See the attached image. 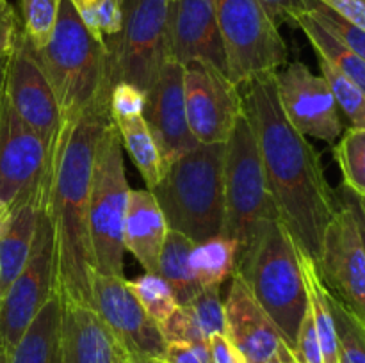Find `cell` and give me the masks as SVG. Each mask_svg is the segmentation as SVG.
Wrapping results in <instances>:
<instances>
[{"instance_id":"47","label":"cell","mask_w":365,"mask_h":363,"mask_svg":"<svg viewBox=\"0 0 365 363\" xmlns=\"http://www.w3.org/2000/svg\"><path fill=\"white\" fill-rule=\"evenodd\" d=\"M0 363H11V354L9 351H6V349L0 345Z\"/></svg>"},{"instance_id":"2","label":"cell","mask_w":365,"mask_h":363,"mask_svg":"<svg viewBox=\"0 0 365 363\" xmlns=\"http://www.w3.org/2000/svg\"><path fill=\"white\" fill-rule=\"evenodd\" d=\"M113 121L109 102L63 123L52 146L45 209L53 233L56 294L61 302L91 308L93 267L89 205L93 169L103 130Z\"/></svg>"},{"instance_id":"15","label":"cell","mask_w":365,"mask_h":363,"mask_svg":"<svg viewBox=\"0 0 365 363\" xmlns=\"http://www.w3.org/2000/svg\"><path fill=\"white\" fill-rule=\"evenodd\" d=\"M277 96L289 123L305 137L335 142L342 135V120L323 75L294 60L274 73Z\"/></svg>"},{"instance_id":"36","label":"cell","mask_w":365,"mask_h":363,"mask_svg":"<svg viewBox=\"0 0 365 363\" xmlns=\"http://www.w3.org/2000/svg\"><path fill=\"white\" fill-rule=\"evenodd\" d=\"M166 344L180 342V344H205L207 338L200 331L195 317L187 305H180L163 324H159Z\"/></svg>"},{"instance_id":"51","label":"cell","mask_w":365,"mask_h":363,"mask_svg":"<svg viewBox=\"0 0 365 363\" xmlns=\"http://www.w3.org/2000/svg\"><path fill=\"white\" fill-rule=\"evenodd\" d=\"M360 201H362V205H364V209H365V199H360Z\"/></svg>"},{"instance_id":"40","label":"cell","mask_w":365,"mask_h":363,"mask_svg":"<svg viewBox=\"0 0 365 363\" xmlns=\"http://www.w3.org/2000/svg\"><path fill=\"white\" fill-rule=\"evenodd\" d=\"M264 7L271 20L280 27L287 23L296 27V18L305 13V0H257Z\"/></svg>"},{"instance_id":"50","label":"cell","mask_w":365,"mask_h":363,"mask_svg":"<svg viewBox=\"0 0 365 363\" xmlns=\"http://www.w3.org/2000/svg\"><path fill=\"white\" fill-rule=\"evenodd\" d=\"M2 299H4V290H2V280H0V305H2Z\"/></svg>"},{"instance_id":"14","label":"cell","mask_w":365,"mask_h":363,"mask_svg":"<svg viewBox=\"0 0 365 363\" xmlns=\"http://www.w3.org/2000/svg\"><path fill=\"white\" fill-rule=\"evenodd\" d=\"M4 95L14 112L52 148L63 127V117L36 48L21 28L13 52L7 57Z\"/></svg>"},{"instance_id":"41","label":"cell","mask_w":365,"mask_h":363,"mask_svg":"<svg viewBox=\"0 0 365 363\" xmlns=\"http://www.w3.org/2000/svg\"><path fill=\"white\" fill-rule=\"evenodd\" d=\"M319 2L365 31V0H319Z\"/></svg>"},{"instance_id":"24","label":"cell","mask_w":365,"mask_h":363,"mask_svg":"<svg viewBox=\"0 0 365 363\" xmlns=\"http://www.w3.org/2000/svg\"><path fill=\"white\" fill-rule=\"evenodd\" d=\"M299 263H302L303 281H305L307 298H309V310L312 313L314 326H316L317 338H319L323 363H341V345H339L337 327H335L334 313L330 308L328 290L321 280L317 263L299 251Z\"/></svg>"},{"instance_id":"9","label":"cell","mask_w":365,"mask_h":363,"mask_svg":"<svg viewBox=\"0 0 365 363\" xmlns=\"http://www.w3.org/2000/svg\"><path fill=\"white\" fill-rule=\"evenodd\" d=\"M168 9L170 0H123L121 31L106 41L113 85L128 82L148 93L170 57Z\"/></svg>"},{"instance_id":"33","label":"cell","mask_w":365,"mask_h":363,"mask_svg":"<svg viewBox=\"0 0 365 363\" xmlns=\"http://www.w3.org/2000/svg\"><path fill=\"white\" fill-rule=\"evenodd\" d=\"M328 299L337 327L341 358L348 363H365V326L330 292Z\"/></svg>"},{"instance_id":"35","label":"cell","mask_w":365,"mask_h":363,"mask_svg":"<svg viewBox=\"0 0 365 363\" xmlns=\"http://www.w3.org/2000/svg\"><path fill=\"white\" fill-rule=\"evenodd\" d=\"M203 337L209 340L212 335H227L225 305L221 301V288H202L191 302H187Z\"/></svg>"},{"instance_id":"37","label":"cell","mask_w":365,"mask_h":363,"mask_svg":"<svg viewBox=\"0 0 365 363\" xmlns=\"http://www.w3.org/2000/svg\"><path fill=\"white\" fill-rule=\"evenodd\" d=\"M146 105V93L128 82H118L110 89L109 109L113 120L128 116H141Z\"/></svg>"},{"instance_id":"26","label":"cell","mask_w":365,"mask_h":363,"mask_svg":"<svg viewBox=\"0 0 365 363\" xmlns=\"http://www.w3.org/2000/svg\"><path fill=\"white\" fill-rule=\"evenodd\" d=\"M116 123L118 132H120L123 148L127 149L130 159L134 160L135 167L141 173L145 180L146 189L152 191L166 173V164H164L160 149L146 125L145 117L141 116H128L113 120Z\"/></svg>"},{"instance_id":"3","label":"cell","mask_w":365,"mask_h":363,"mask_svg":"<svg viewBox=\"0 0 365 363\" xmlns=\"http://www.w3.org/2000/svg\"><path fill=\"white\" fill-rule=\"evenodd\" d=\"M36 56L56 95L63 123L78 120L96 103L109 102L113 82L107 43L89 32L70 0H61L52 36Z\"/></svg>"},{"instance_id":"53","label":"cell","mask_w":365,"mask_h":363,"mask_svg":"<svg viewBox=\"0 0 365 363\" xmlns=\"http://www.w3.org/2000/svg\"><path fill=\"white\" fill-rule=\"evenodd\" d=\"M160 363H166V362H160Z\"/></svg>"},{"instance_id":"12","label":"cell","mask_w":365,"mask_h":363,"mask_svg":"<svg viewBox=\"0 0 365 363\" xmlns=\"http://www.w3.org/2000/svg\"><path fill=\"white\" fill-rule=\"evenodd\" d=\"M317 269L327 290L365 326V246L355 214L342 198L324 233Z\"/></svg>"},{"instance_id":"32","label":"cell","mask_w":365,"mask_h":363,"mask_svg":"<svg viewBox=\"0 0 365 363\" xmlns=\"http://www.w3.org/2000/svg\"><path fill=\"white\" fill-rule=\"evenodd\" d=\"M61 0H20L21 31L36 50L48 43L56 27Z\"/></svg>"},{"instance_id":"11","label":"cell","mask_w":365,"mask_h":363,"mask_svg":"<svg viewBox=\"0 0 365 363\" xmlns=\"http://www.w3.org/2000/svg\"><path fill=\"white\" fill-rule=\"evenodd\" d=\"M189 130L200 144H225L245 114V98L227 73L205 63L184 66Z\"/></svg>"},{"instance_id":"38","label":"cell","mask_w":365,"mask_h":363,"mask_svg":"<svg viewBox=\"0 0 365 363\" xmlns=\"http://www.w3.org/2000/svg\"><path fill=\"white\" fill-rule=\"evenodd\" d=\"M292 356H294L298 363H323L319 338H317L310 310L307 312L302 327H299L298 340H296V347L292 349Z\"/></svg>"},{"instance_id":"18","label":"cell","mask_w":365,"mask_h":363,"mask_svg":"<svg viewBox=\"0 0 365 363\" xmlns=\"http://www.w3.org/2000/svg\"><path fill=\"white\" fill-rule=\"evenodd\" d=\"M168 50L184 66L205 63L227 73L216 0H170Z\"/></svg>"},{"instance_id":"20","label":"cell","mask_w":365,"mask_h":363,"mask_svg":"<svg viewBox=\"0 0 365 363\" xmlns=\"http://www.w3.org/2000/svg\"><path fill=\"white\" fill-rule=\"evenodd\" d=\"M46 185L48 167L38 184L32 185L13 205H9V216L0 230V280L4 294L31 255L39 214L45 203Z\"/></svg>"},{"instance_id":"6","label":"cell","mask_w":365,"mask_h":363,"mask_svg":"<svg viewBox=\"0 0 365 363\" xmlns=\"http://www.w3.org/2000/svg\"><path fill=\"white\" fill-rule=\"evenodd\" d=\"M225 149V221L221 235L237 242V256L267 221L280 219L246 112Z\"/></svg>"},{"instance_id":"34","label":"cell","mask_w":365,"mask_h":363,"mask_svg":"<svg viewBox=\"0 0 365 363\" xmlns=\"http://www.w3.org/2000/svg\"><path fill=\"white\" fill-rule=\"evenodd\" d=\"M305 11L346 48L365 59V31L342 18L319 0H305Z\"/></svg>"},{"instance_id":"5","label":"cell","mask_w":365,"mask_h":363,"mask_svg":"<svg viewBox=\"0 0 365 363\" xmlns=\"http://www.w3.org/2000/svg\"><path fill=\"white\" fill-rule=\"evenodd\" d=\"M225 144H198L184 153L168 166L163 180L152 189L168 228L184 233L195 244L223 231Z\"/></svg>"},{"instance_id":"30","label":"cell","mask_w":365,"mask_h":363,"mask_svg":"<svg viewBox=\"0 0 365 363\" xmlns=\"http://www.w3.org/2000/svg\"><path fill=\"white\" fill-rule=\"evenodd\" d=\"M132 294L138 298L143 308L157 324H163L175 310L178 308V301L173 290L164 278L157 273H145L135 278L134 281H127Z\"/></svg>"},{"instance_id":"17","label":"cell","mask_w":365,"mask_h":363,"mask_svg":"<svg viewBox=\"0 0 365 363\" xmlns=\"http://www.w3.org/2000/svg\"><path fill=\"white\" fill-rule=\"evenodd\" d=\"M143 117L159 146L166 167L200 144L189 130L185 112L184 64L168 57L146 93Z\"/></svg>"},{"instance_id":"19","label":"cell","mask_w":365,"mask_h":363,"mask_svg":"<svg viewBox=\"0 0 365 363\" xmlns=\"http://www.w3.org/2000/svg\"><path fill=\"white\" fill-rule=\"evenodd\" d=\"M225 305L227 337L245 354L248 363H266L277 354L282 337L253 292L239 273L232 274V285Z\"/></svg>"},{"instance_id":"22","label":"cell","mask_w":365,"mask_h":363,"mask_svg":"<svg viewBox=\"0 0 365 363\" xmlns=\"http://www.w3.org/2000/svg\"><path fill=\"white\" fill-rule=\"evenodd\" d=\"M168 223L157 203L155 196L148 189L130 191L127 216H125L123 246L134 255L146 273L159 270V256L164 238L168 233Z\"/></svg>"},{"instance_id":"13","label":"cell","mask_w":365,"mask_h":363,"mask_svg":"<svg viewBox=\"0 0 365 363\" xmlns=\"http://www.w3.org/2000/svg\"><path fill=\"white\" fill-rule=\"evenodd\" d=\"M91 308L128 356L164 358L168 344L159 324L132 294L125 276L93 273Z\"/></svg>"},{"instance_id":"29","label":"cell","mask_w":365,"mask_h":363,"mask_svg":"<svg viewBox=\"0 0 365 363\" xmlns=\"http://www.w3.org/2000/svg\"><path fill=\"white\" fill-rule=\"evenodd\" d=\"M342 173V187L365 199V128L349 127L334 148Z\"/></svg>"},{"instance_id":"45","label":"cell","mask_w":365,"mask_h":363,"mask_svg":"<svg viewBox=\"0 0 365 363\" xmlns=\"http://www.w3.org/2000/svg\"><path fill=\"white\" fill-rule=\"evenodd\" d=\"M7 216H9V205L7 203H4L2 199H0V230H2L4 223H6Z\"/></svg>"},{"instance_id":"52","label":"cell","mask_w":365,"mask_h":363,"mask_svg":"<svg viewBox=\"0 0 365 363\" xmlns=\"http://www.w3.org/2000/svg\"><path fill=\"white\" fill-rule=\"evenodd\" d=\"M341 363H348V362H344V359H342V358H341Z\"/></svg>"},{"instance_id":"23","label":"cell","mask_w":365,"mask_h":363,"mask_svg":"<svg viewBox=\"0 0 365 363\" xmlns=\"http://www.w3.org/2000/svg\"><path fill=\"white\" fill-rule=\"evenodd\" d=\"M63 305L53 294L11 351V363H63Z\"/></svg>"},{"instance_id":"27","label":"cell","mask_w":365,"mask_h":363,"mask_svg":"<svg viewBox=\"0 0 365 363\" xmlns=\"http://www.w3.org/2000/svg\"><path fill=\"white\" fill-rule=\"evenodd\" d=\"M237 242L225 235L195 244L191 251V267L202 288H221L223 281L235 273Z\"/></svg>"},{"instance_id":"1","label":"cell","mask_w":365,"mask_h":363,"mask_svg":"<svg viewBox=\"0 0 365 363\" xmlns=\"http://www.w3.org/2000/svg\"><path fill=\"white\" fill-rule=\"evenodd\" d=\"M274 73L259 75L246 84L245 112L278 216L299 251L317 263L324 233L341 210V198L328 184L317 149L285 117Z\"/></svg>"},{"instance_id":"42","label":"cell","mask_w":365,"mask_h":363,"mask_svg":"<svg viewBox=\"0 0 365 363\" xmlns=\"http://www.w3.org/2000/svg\"><path fill=\"white\" fill-rule=\"evenodd\" d=\"M339 196H341V198L344 199L349 206H351L353 214H355V217H356V223H359V230H360V235H362V241L365 246V209H364L362 201H360L359 196H355L351 191H348L346 187L341 189V194Z\"/></svg>"},{"instance_id":"49","label":"cell","mask_w":365,"mask_h":363,"mask_svg":"<svg viewBox=\"0 0 365 363\" xmlns=\"http://www.w3.org/2000/svg\"><path fill=\"white\" fill-rule=\"evenodd\" d=\"M266 363H284V362H282L280 354H278V351H277V354H274V356H271V358H269V359H267V362H266Z\"/></svg>"},{"instance_id":"43","label":"cell","mask_w":365,"mask_h":363,"mask_svg":"<svg viewBox=\"0 0 365 363\" xmlns=\"http://www.w3.org/2000/svg\"><path fill=\"white\" fill-rule=\"evenodd\" d=\"M278 354H280L282 362H284V363H298V362H296L294 356H292V351L287 347V345L284 344V342H282L280 347H278Z\"/></svg>"},{"instance_id":"10","label":"cell","mask_w":365,"mask_h":363,"mask_svg":"<svg viewBox=\"0 0 365 363\" xmlns=\"http://www.w3.org/2000/svg\"><path fill=\"white\" fill-rule=\"evenodd\" d=\"M53 294H56L53 233L43 203L31 255L6 290L0 305V345L9 351V354L32 319Z\"/></svg>"},{"instance_id":"4","label":"cell","mask_w":365,"mask_h":363,"mask_svg":"<svg viewBox=\"0 0 365 363\" xmlns=\"http://www.w3.org/2000/svg\"><path fill=\"white\" fill-rule=\"evenodd\" d=\"M242 276L259 305L269 315L289 349L296 347L299 327L309 312L299 249L282 219L267 221L252 244L237 256Z\"/></svg>"},{"instance_id":"31","label":"cell","mask_w":365,"mask_h":363,"mask_svg":"<svg viewBox=\"0 0 365 363\" xmlns=\"http://www.w3.org/2000/svg\"><path fill=\"white\" fill-rule=\"evenodd\" d=\"M319 68L321 75L330 85L339 110L348 116L353 127L365 128V93L323 57H319Z\"/></svg>"},{"instance_id":"28","label":"cell","mask_w":365,"mask_h":363,"mask_svg":"<svg viewBox=\"0 0 365 363\" xmlns=\"http://www.w3.org/2000/svg\"><path fill=\"white\" fill-rule=\"evenodd\" d=\"M296 27L305 32L307 39L314 46L317 57H323L328 63L334 64L344 77L355 82L365 93V59L346 48L327 28L321 27L307 11L296 18Z\"/></svg>"},{"instance_id":"8","label":"cell","mask_w":365,"mask_h":363,"mask_svg":"<svg viewBox=\"0 0 365 363\" xmlns=\"http://www.w3.org/2000/svg\"><path fill=\"white\" fill-rule=\"evenodd\" d=\"M227 77L237 88L285 66L289 48L280 28L257 0H216Z\"/></svg>"},{"instance_id":"25","label":"cell","mask_w":365,"mask_h":363,"mask_svg":"<svg viewBox=\"0 0 365 363\" xmlns=\"http://www.w3.org/2000/svg\"><path fill=\"white\" fill-rule=\"evenodd\" d=\"M192 248H195V242L191 238L185 237L180 231L168 230L163 249H160L157 274L168 281L177 298L178 306L191 302L202 290L191 267Z\"/></svg>"},{"instance_id":"7","label":"cell","mask_w":365,"mask_h":363,"mask_svg":"<svg viewBox=\"0 0 365 363\" xmlns=\"http://www.w3.org/2000/svg\"><path fill=\"white\" fill-rule=\"evenodd\" d=\"M130 191L125 173L123 142L114 121L103 130L93 169L89 233L95 273L123 276V228Z\"/></svg>"},{"instance_id":"16","label":"cell","mask_w":365,"mask_h":363,"mask_svg":"<svg viewBox=\"0 0 365 363\" xmlns=\"http://www.w3.org/2000/svg\"><path fill=\"white\" fill-rule=\"evenodd\" d=\"M52 148L11 107L0 103V199L13 205L38 184L48 167Z\"/></svg>"},{"instance_id":"39","label":"cell","mask_w":365,"mask_h":363,"mask_svg":"<svg viewBox=\"0 0 365 363\" xmlns=\"http://www.w3.org/2000/svg\"><path fill=\"white\" fill-rule=\"evenodd\" d=\"M21 23L16 11L7 0H0V60L7 59L13 52Z\"/></svg>"},{"instance_id":"21","label":"cell","mask_w":365,"mask_h":363,"mask_svg":"<svg viewBox=\"0 0 365 363\" xmlns=\"http://www.w3.org/2000/svg\"><path fill=\"white\" fill-rule=\"evenodd\" d=\"M63 363H116L121 345L95 310L77 302H61Z\"/></svg>"},{"instance_id":"44","label":"cell","mask_w":365,"mask_h":363,"mask_svg":"<svg viewBox=\"0 0 365 363\" xmlns=\"http://www.w3.org/2000/svg\"><path fill=\"white\" fill-rule=\"evenodd\" d=\"M6 63L7 59L0 60V103H2L4 96V82H6Z\"/></svg>"},{"instance_id":"46","label":"cell","mask_w":365,"mask_h":363,"mask_svg":"<svg viewBox=\"0 0 365 363\" xmlns=\"http://www.w3.org/2000/svg\"><path fill=\"white\" fill-rule=\"evenodd\" d=\"M130 363H160V359L153 358H145V356H128Z\"/></svg>"},{"instance_id":"48","label":"cell","mask_w":365,"mask_h":363,"mask_svg":"<svg viewBox=\"0 0 365 363\" xmlns=\"http://www.w3.org/2000/svg\"><path fill=\"white\" fill-rule=\"evenodd\" d=\"M116 363H130V358H128V354H127V352H125L123 347H121L120 354H118Z\"/></svg>"}]
</instances>
